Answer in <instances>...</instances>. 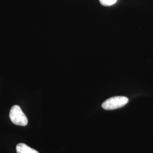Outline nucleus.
<instances>
[{"instance_id": "7ed1b4c3", "label": "nucleus", "mask_w": 153, "mask_h": 153, "mask_svg": "<svg viewBox=\"0 0 153 153\" xmlns=\"http://www.w3.org/2000/svg\"><path fill=\"white\" fill-rule=\"evenodd\" d=\"M16 150L17 153H39L37 150L29 147L23 143H18L16 145Z\"/></svg>"}, {"instance_id": "20e7f679", "label": "nucleus", "mask_w": 153, "mask_h": 153, "mask_svg": "<svg viewBox=\"0 0 153 153\" xmlns=\"http://www.w3.org/2000/svg\"><path fill=\"white\" fill-rule=\"evenodd\" d=\"M117 0H99L100 3L102 5L105 6H109L115 4Z\"/></svg>"}, {"instance_id": "f03ea898", "label": "nucleus", "mask_w": 153, "mask_h": 153, "mask_svg": "<svg viewBox=\"0 0 153 153\" xmlns=\"http://www.w3.org/2000/svg\"><path fill=\"white\" fill-rule=\"evenodd\" d=\"M129 102V99L126 97L117 96L107 99L102 105V107L106 110L118 109L124 107Z\"/></svg>"}, {"instance_id": "f257e3e1", "label": "nucleus", "mask_w": 153, "mask_h": 153, "mask_svg": "<svg viewBox=\"0 0 153 153\" xmlns=\"http://www.w3.org/2000/svg\"><path fill=\"white\" fill-rule=\"evenodd\" d=\"M9 117L11 122L16 125L20 126L27 125V118L19 105H15L11 107Z\"/></svg>"}]
</instances>
